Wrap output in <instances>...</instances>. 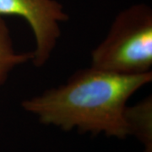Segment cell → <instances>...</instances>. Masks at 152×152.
Masks as SVG:
<instances>
[{"mask_svg":"<svg viewBox=\"0 0 152 152\" xmlns=\"http://www.w3.org/2000/svg\"><path fill=\"white\" fill-rule=\"evenodd\" d=\"M151 81L152 73L124 75L91 66L75 72L59 86L26 99L21 107L42 124L124 140L129 136L127 103Z\"/></svg>","mask_w":152,"mask_h":152,"instance_id":"obj_1","label":"cell"},{"mask_svg":"<svg viewBox=\"0 0 152 152\" xmlns=\"http://www.w3.org/2000/svg\"><path fill=\"white\" fill-rule=\"evenodd\" d=\"M91 58V66L118 75L152 73L151 9L137 4L118 13Z\"/></svg>","mask_w":152,"mask_h":152,"instance_id":"obj_2","label":"cell"},{"mask_svg":"<svg viewBox=\"0 0 152 152\" xmlns=\"http://www.w3.org/2000/svg\"><path fill=\"white\" fill-rule=\"evenodd\" d=\"M17 16L28 23L35 40L31 63L42 67L50 59L61 37V24L69 20L58 0H0V17Z\"/></svg>","mask_w":152,"mask_h":152,"instance_id":"obj_3","label":"cell"},{"mask_svg":"<svg viewBox=\"0 0 152 152\" xmlns=\"http://www.w3.org/2000/svg\"><path fill=\"white\" fill-rule=\"evenodd\" d=\"M125 119L129 134L144 145L143 152H152V96H148L134 106H127Z\"/></svg>","mask_w":152,"mask_h":152,"instance_id":"obj_4","label":"cell"},{"mask_svg":"<svg viewBox=\"0 0 152 152\" xmlns=\"http://www.w3.org/2000/svg\"><path fill=\"white\" fill-rule=\"evenodd\" d=\"M32 53L17 52L4 18L0 17V86L15 68L31 62Z\"/></svg>","mask_w":152,"mask_h":152,"instance_id":"obj_5","label":"cell"}]
</instances>
